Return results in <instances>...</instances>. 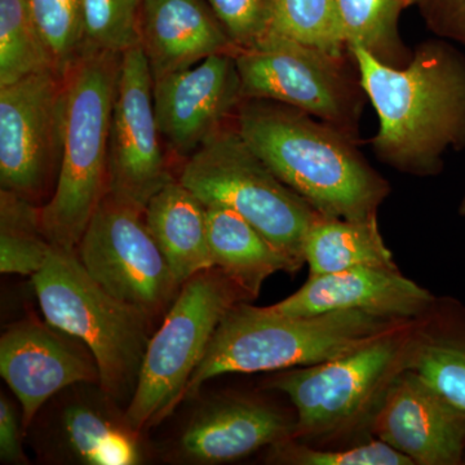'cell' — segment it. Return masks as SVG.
Returning a JSON list of instances; mask_svg holds the SVG:
<instances>
[{
  "instance_id": "cell-33",
  "label": "cell",
  "mask_w": 465,
  "mask_h": 465,
  "mask_svg": "<svg viewBox=\"0 0 465 465\" xmlns=\"http://www.w3.org/2000/svg\"><path fill=\"white\" fill-rule=\"evenodd\" d=\"M23 409L2 393L0 397V460L5 464H26L27 458L24 452Z\"/></svg>"
},
{
  "instance_id": "cell-2",
  "label": "cell",
  "mask_w": 465,
  "mask_h": 465,
  "mask_svg": "<svg viewBox=\"0 0 465 465\" xmlns=\"http://www.w3.org/2000/svg\"><path fill=\"white\" fill-rule=\"evenodd\" d=\"M235 128L272 173L320 215L369 219L390 194V183L367 163L356 139L302 110L244 99Z\"/></svg>"
},
{
  "instance_id": "cell-1",
  "label": "cell",
  "mask_w": 465,
  "mask_h": 465,
  "mask_svg": "<svg viewBox=\"0 0 465 465\" xmlns=\"http://www.w3.org/2000/svg\"><path fill=\"white\" fill-rule=\"evenodd\" d=\"M379 116L376 157L401 173L433 176L449 149L465 148V58L445 41L416 45L407 65H385L348 47Z\"/></svg>"
},
{
  "instance_id": "cell-22",
  "label": "cell",
  "mask_w": 465,
  "mask_h": 465,
  "mask_svg": "<svg viewBox=\"0 0 465 465\" xmlns=\"http://www.w3.org/2000/svg\"><path fill=\"white\" fill-rule=\"evenodd\" d=\"M304 260L309 275L336 273L360 266L399 269L382 240L378 215L365 220L318 216L305 237Z\"/></svg>"
},
{
  "instance_id": "cell-27",
  "label": "cell",
  "mask_w": 465,
  "mask_h": 465,
  "mask_svg": "<svg viewBox=\"0 0 465 465\" xmlns=\"http://www.w3.org/2000/svg\"><path fill=\"white\" fill-rule=\"evenodd\" d=\"M48 69L54 70L26 0H0V85Z\"/></svg>"
},
{
  "instance_id": "cell-10",
  "label": "cell",
  "mask_w": 465,
  "mask_h": 465,
  "mask_svg": "<svg viewBox=\"0 0 465 465\" xmlns=\"http://www.w3.org/2000/svg\"><path fill=\"white\" fill-rule=\"evenodd\" d=\"M76 253L104 290L154 321L164 317L182 290L143 211L110 193L94 211Z\"/></svg>"
},
{
  "instance_id": "cell-34",
  "label": "cell",
  "mask_w": 465,
  "mask_h": 465,
  "mask_svg": "<svg viewBox=\"0 0 465 465\" xmlns=\"http://www.w3.org/2000/svg\"><path fill=\"white\" fill-rule=\"evenodd\" d=\"M459 213H460L461 216H465V197L464 200L461 201L460 207H459Z\"/></svg>"
},
{
  "instance_id": "cell-4",
  "label": "cell",
  "mask_w": 465,
  "mask_h": 465,
  "mask_svg": "<svg viewBox=\"0 0 465 465\" xmlns=\"http://www.w3.org/2000/svg\"><path fill=\"white\" fill-rule=\"evenodd\" d=\"M122 54L84 48L67 67L66 124L54 191L41 208L54 246L76 250L109 193V137Z\"/></svg>"
},
{
  "instance_id": "cell-11",
  "label": "cell",
  "mask_w": 465,
  "mask_h": 465,
  "mask_svg": "<svg viewBox=\"0 0 465 465\" xmlns=\"http://www.w3.org/2000/svg\"><path fill=\"white\" fill-rule=\"evenodd\" d=\"M65 124V74L48 69L0 85L2 191L35 203L56 185Z\"/></svg>"
},
{
  "instance_id": "cell-23",
  "label": "cell",
  "mask_w": 465,
  "mask_h": 465,
  "mask_svg": "<svg viewBox=\"0 0 465 465\" xmlns=\"http://www.w3.org/2000/svg\"><path fill=\"white\" fill-rule=\"evenodd\" d=\"M345 47L363 48L385 65L402 67L411 60L401 38L400 17L407 0H336Z\"/></svg>"
},
{
  "instance_id": "cell-26",
  "label": "cell",
  "mask_w": 465,
  "mask_h": 465,
  "mask_svg": "<svg viewBox=\"0 0 465 465\" xmlns=\"http://www.w3.org/2000/svg\"><path fill=\"white\" fill-rule=\"evenodd\" d=\"M344 56L336 0H272L269 32Z\"/></svg>"
},
{
  "instance_id": "cell-35",
  "label": "cell",
  "mask_w": 465,
  "mask_h": 465,
  "mask_svg": "<svg viewBox=\"0 0 465 465\" xmlns=\"http://www.w3.org/2000/svg\"><path fill=\"white\" fill-rule=\"evenodd\" d=\"M407 3H409V5H415V0H407Z\"/></svg>"
},
{
  "instance_id": "cell-9",
  "label": "cell",
  "mask_w": 465,
  "mask_h": 465,
  "mask_svg": "<svg viewBox=\"0 0 465 465\" xmlns=\"http://www.w3.org/2000/svg\"><path fill=\"white\" fill-rule=\"evenodd\" d=\"M234 58L244 99L293 106L357 140L366 94L344 56L268 33Z\"/></svg>"
},
{
  "instance_id": "cell-17",
  "label": "cell",
  "mask_w": 465,
  "mask_h": 465,
  "mask_svg": "<svg viewBox=\"0 0 465 465\" xmlns=\"http://www.w3.org/2000/svg\"><path fill=\"white\" fill-rule=\"evenodd\" d=\"M295 427L296 419L264 401L211 397L193 412L174 440L170 457L185 464L229 463L293 439Z\"/></svg>"
},
{
  "instance_id": "cell-28",
  "label": "cell",
  "mask_w": 465,
  "mask_h": 465,
  "mask_svg": "<svg viewBox=\"0 0 465 465\" xmlns=\"http://www.w3.org/2000/svg\"><path fill=\"white\" fill-rule=\"evenodd\" d=\"M52 67L65 74L84 50V0H26Z\"/></svg>"
},
{
  "instance_id": "cell-36",
  "label": "cell",
  "mask_w": 465,
  "mask_h": 465,
  "mask_svg": "<svg viewBox=\"0 0 465 465\" xmlns=\"http://www.w3.org/2000/svg\"><path fill=\"white\" fill-rule=\"evenodd\" d=\"M463 464H465V457H464V463Z\"/></svg>"
},
{
  "instance_id": "cell-6",
  "label": "cell",
  "mask_w": 465,
  "mask_h": 465,
  "mask_svg": "<svg viewBox=\"0 0 465 465\" xmlns=\"http://www.w3.org/2000/svg\"><path fill=\"white\" fill-rule=\"evenodd\" d=\"M179 182L204 206L234 211L302 268L307 232L320 213L281 182L235 127H222L188 158Z\"/></svg>"
},
{
  "instance_id": "cell-30",
  "label": "cell",
  "mask_w": 465,
  "mask_h": 465,
  "mask_svg": "<svg viewBox=\"0 0 465 465\" xmlns=\"http://www.w3.org/2000/svg\"><path fill=\"white\" fill-rule=\"evenodd\" d=\"M266 460L287 465H414L411 459L381 440L351 449L327 451L289 439L269 446Z\"/></svg>"
},
{
  "instance_id": "cell-25",
  "label": "cell",
  "mask_w": 465,
  "mask_h": 465,
  "mask_svg": "<svg viewBox=\"0 0 465 465\" xmlns=\"http://www.w3.org/2000/svg\"><path fill=\"white\" fill-rule=\"evenodd\" d=\"M54 244L43 231L41 208L12 193H0V272L38 273Z\"/></svg>"
},
{
  "instance_id": "cell-29",
  "label": "cell",
  "mask_w": 465,
  "mask_h": 465,
  "mask_svg": "<svg viewBox=\"0 0 465 465\" xmlns=\"http://www.w3.org/2000/svg\"><path fill=\"white\" fill-rule=\"evenodd\" d=\"M143 0H84V48L122 54L140 45Z\"/></svg>"
},
{
  "instance_id": "cell-7",
  "label": "cell",
  "mask_w": 465,
  "mask_h": 465,
  "mask_svg": "<svg viewBox=\"0 0 465 465\" xmlns=\"http://www.w3.org/2000/svg\"><path fill=\"white\" fill-rule=\"evenodd\" d=\"M250 299L219 268L186 281L153 333L130 405L128 423L143 433L183 403V393L226 312Z\"/></svg>"
},
{
  "instance_id": "cell-20",
  "label": "cell",
  "mask_w": 465,
  "mask_h": 465,
  "mask_svg": "<svg viewBox=\"0 0 465 465\" xmlns=\"http://www.w3.org/2000/svg\"><path fill=\"white\" fill-rule=\"evenodd\" d=\"M143 217L180 286L213 268L206 206L179 180L168 183L150 198Z\"/></svg>"
},
{
  "instance_id": "cell-32",
  "label": "cell",
  "mask_w": 465,
  "mask_h": 465,
  "mask_svg": "<svg viewBox=\"0 0 465 465\" xmlns=\"http://www.w3.org/2000/svg\"><path fill=\"white\" fill-rule=\"evenodd\" d=\"M415 5L440 38L465 45V0H415Z\"/></svg>"
},
{
  "instance_id": "cell-15",
  "label": "cell",
  "mask_w": 465,
  "mask_h": 465,
  "mask_svg": "<svg viewBox=\"0 0 465 465\" xmlns=\"http://www.w3.org/2000/svg\"><path fill=\"white\" fill-rule=\"evenodd\" d=\"M379 440L418 465H459L465 457V411L420 375L402 367L372 419Z\"/></svg>"
},
{
  "instance_id": "cell-21",
  "label": "cell",
  "mask_w": 465,
  "mask_h": 465,
  "mask_svg": "<svg viewBox=\"0 0 465 465\" xmlns=\"http://www.w3.org/2000/svg\"><path fill=\"white\" fill-rule=\"evenodd\" d=\"M206 219L213 266L228 275L250 299L258 298L262 284L272 275L299 271L255 226L234 211L206 206Z\"/></svg>"
},
{
  "instance_id": "cell-16",
  "label": "cell",
  "mask_w": 465,
  "mask_h": 465,
  "mask_svg": "<svg viewBox=\"0 0 465 465\" xmlns=\"http://www.w3.org/2000/svg\"><path fill=\"white\" fill-rule=\"evenodd\" d=\"M153 96L162 137L176 154L191 157L244 100L234 54H213L155 79Z\"/></svg>"
},
{
  "instance_id": "cell-13",
  "label": "cell",
  "mask_w": 465,
  "mask_h": 465,
  "mask_svg": "<svg viewBox=\"0 0 465 465\" xmlns=\"http://www.w3.org/2000/svg\"><path fill=\"white\" fill-rule=\"evenodd\" d=\"M153 85L142 45L122 54L110 124L109 193L143 213L173 180L162 150Z\"/></svg>"
},
{
  "instance_id": "cell-12",
  "label": "cell",
  "mask_w": 465,
  "mask_h": 465,
  "mask_svg": "<svg viewBox=\"0 0 465 465\" xmlns=\"http://www.w3.org/2000/svg\"><path fill=\"white\" fill-rule=\"evenodd\" d=\"M30 427H35L34 448L48 463L136 465L145 458L143 433L131 427L124 407L99 382H78L58 391Z\"/></svg>"
},
{
  "instance_id": "cell-8",
  "label": "cell",
  "mask_w": 465,
  "mask_h": 465,
  "mask_svg": "<svg viewBox=\"0 0 465 465\" xmlns=\"http://www.w3.org/2000/svg\"><path fill=\"white\" fill-rule=\"evenodd\" d=\"M394 330L365 347L316 365L281 372L268 381L296 410L293 440L326 439L374 419L391 379L405 363L410 339Z\"/></svg>"
},
{
  "instance_id": "cell-18",
  "label": "cell",
  "mask_w": 465,
  "mask_h": 465,
  "mask_svg": "<svg viewBox=\"0 0 465 465\" xmlns=\"http://www.w3.org/2000/svg\"><path fill=\"white\" fill-rule=\"evenodd\" d=\"M433 304L432 293L403 277L399 269L360 266L336 273L309 275L302 289L269 308L291 317L361 311L407 322L430 311Z\"/></svg>"
},
{
  "instance_id": "cell-31",
  "label": "cell",
  "mask_w": 465,
  "mask_h": 465,
  "mask_svg": "<svg viewBox=\"0 0 465 465\" xmlns=\"http://www.w3.org/2000/svg\"><path fill=\"white\" fill-rule=\"evenodd\" d=\"M237 48L258 43L269 32L272 0H207Z\"/></svg>"
},
{
  "instance_id": "cell-3",
  "label": "cell",
  "mask_w": 465,
  "mask_h": 465,
  "mask_svg": "<svg viewBox=\"0 0 465 465\" xmlns=\"http://www.w3.org/2000/svg\"><path fill=\"white\" fill-rule=\"evenodd\" d=\"M406 323L361 311L291 317L269 307L237 302L217 326L183 402L198 396L204 382L217 376L326 362L365 347Z\"/></svg>"
},
{
  "instance_id": "cell-14",
  "label": "cell",
  "mask_w": 465,
  "mask_h": 465,
  "mask_svg": "<svg viewBox=\"0 0 465 465\" xmlns=\"http://www.w3.org/2000/svg\"><path fill=\"white\" fill-rule=\"evenodd\" d=\"M0 374L23 409L25 432L43 406L78 382H99L90 348L35 317L12 324L0 338Z\"/></svg>"
},
{
  "instance_id": "cell-5",
  "label": "cell",
  "mask_w": 465,
  "mask_h": 465,
  "mask_svg": "<svg viewBox=\"0 0 465 465\" xmlns=\"http://www.w3.org/2000/svg\"><path fill=\"white\" fill-rule=\"evenodd\" d=\"M45 321L84 342L99 366L100 385L124 409L130 405L154 320L110 295L85 271L76 250L54 246L33 275Z\"/></svg>"
},
{
  "instance_id": "cell-24",
  "label": "cell",
  "mask_w": 465,
  "mask_h": 465,
  "mask_svg": "<svg viewBox=\"0 0 465 465\" xmlns=\"http://www.w3.org/2000/svg\"><path fill=\"white\" fill-rule=\"evenodd\" d=\"M403 367L465 411V318L449 316L434 331L410 342Z\"/></svg>"
},
{
  "instance_id": "cell-19",
  "label": "cell",
  "mask_w": 465,
  "mask_h": 465,
  "mask_svg": "<svg viewBox=\"0 0 465 465\" xmlns=\"http://www.w3.org/2000/svg\"><path fill=\"white\" fill-rule=\"evenodd\" d=\"M140 45L154 81L237 50L207 0H143Z\"/></svg>"
}]
</instances>
